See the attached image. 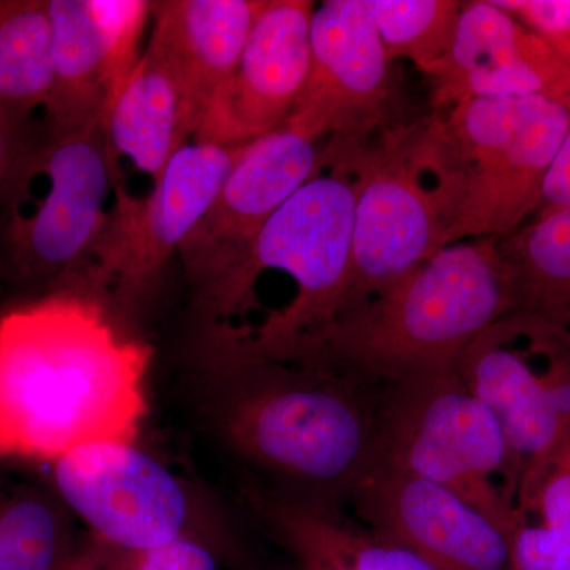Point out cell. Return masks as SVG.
<instances>
[{"label":"cell","instance_id":"6da1fadb","mask_svg":"<svg viewBox=\"0 0 570 570\" xmlns=\"http://www.w3.org/2000/svg\"><path fill=\"white\" fill-rule=\"evenodd\" d=\"M149 356L81 296L11 307L0 316V459L55 463L82 445L135 444Z\"/></svg>","mask_w":570,"mask_h":570},{"label":"cell","instance_id":"7a4b0ae2","mask_svg":"<svg viewBox=\"0 0 570 570\" xmlns=\"http://www.w3.org/2000/svg\"><path fill=\"white\" fill-rule=\"evenodd\" d=\"M513 311L498 238L464 239L341 309L294 363L374 385L450 373L490 325Z\"/></svg>","mask_w":570,"mask_h":570},{"label":"cell","instance_id":"3957f363","mask_svg":"<svg viewBox=\"0 0 570 570\" xmlns=\"http://www.w3.org/2000/svg\"><path fill=\"white\" fill-rule=\"evenodd\" d=\"M354 224L352 176L321 156V170L277 209L245 261L202 292L220 343L242 325L265 272L277 269L294 281V298L246 333L235 362L294 363L333 321L347 287Z\"/></svg>","mask_w":570,"mask_h":570},{"label":"cell","instance_id":"277c9868","mask_svg":"<svg viewBox=\"0 0 570 570\" xmlns=\"http://www.w3.org/2000/svg\"><path fill=\"white\" fill-rule=\"evenodd\" d=\"M322 157L344 165L355 187L354 246L340 311L450 245L464 184L442 116L379 138H332Z\"/></svg>","mask_w":570,"mask_h":570},{"label":"cell","instance_id":"5b68a950","mask_svg":"<svg viewBox=\"0 0 570 570\" xmlns=\"http://www.w3.org/2000/svg\"><path fill=\"white\" fill-rule=\"evenodd\" d=\"M230 430L247 455L287 478L348 494L374 463L370 384L325 367L249 360Z\"/></svg>","mask_w":570,"mask_h":570},{"label":"cell","instance_id":"8992f818","mask_svg":"<svg viewBox=\"0 0 570 570\" xmlns=\"http://www.w3.org/2000/svg\"><path fill=\"white\" fill-rule=\"evenodd\" d=\"M377 387L374 463L449 487L515 532L519 466L498 420L459 371Z\"/></svg>","mask_w":570,"mask_h":570},{"label":"cell","instance_id":"52a82bcc","mask_svg":"<svg viewBox=\"0 0 570 570\" xmlns=\"http://www.w3.org/2000/svg\"><path fill=\"white\" fill-rule=\"evenodd\" d=\"M111 187L102 127L33 141L0 198L10 276L48 284L92 258L107 230Z\"/></svg>","mask_w":570,"mask_h":570},{"label":"cell","instance_id":"ba28073f","mask_svg":"<svg viewBox=\"0 0 570 570\" xmlns=\"http://www.w3.org/2000/svg\"><path fill=\"white\" fill-rule=\"evenodd\" d=\"M442 121L464 184L450 245L515 234L539 213L570 111L543 97H474L449 107Z\"/></svg>","mask_w":570,"mask_h":570},{"label":"cell","instance_id":"9c48e42d","mask_svg":"<svg viewBox=\"0 0 570 570\" xmlns=\"http://www.w3.org/2000/svg\"><path fill=\"white\" fill-rule=\"evenodd\" d=\"M456 371L504 431L521 489L570 439V328L513 311L468 347Z\"/></svg>","mask_w":570,"mask_h":570},{"label":"cell","instance_id":"30bf717a","mask_svg":"<svg viewBox=\"0 0 570 570\" xmlns=\"http://www.w3.org/2000/svg\"><path fill=\"white\" fill-rule=\"evenodd\" d=\"M366 531L444 570H510L513 531L455 490L373 463L347 494Z\"/></svg>","mask_w":570,"mask_h":570},{"label":"cell","instance_id":"8fae6325","mask_svg":"<svg viewBox=\"0 0 570 570\" xmlns=\"http://www.w3.org/2000/svg\"><path fill=\"white\" fill-rule=\"evenodd\" d=\"M242 148L187 142L146 197H130L115 184V209L94 254L97 275L122 291L148 283L212 208Z\"/></svg>","mask_w":570,"mask_h":570},{"label":"cell","instance_id":"7c38bea8","mask_svg":"<svg viewBox=\"0 0 570 570\" xmlns=\"http://www.w3.org/2000/svg\"><path fill=\"white\" fill-rule=\"evenodd\" d=\"M52 480L66 508L97 540L146 550L184 538L187 498L175 475L135 444L97 442L55 461Z\"/></svg>","mask_w":570,"mask_h":570},{"label":"cell","instance_id":"4fadbf2b","mask_svg":"<svg viewBox=\"0 0 570 570\" xmlns=\"http://www.w3.org/2000/svg\"><path fill=\"white\" fill-rule=\"evenodd\" d=\"M365 0H326L311 20L309 70L285 126L318 140L366 138L384 126L392 73Z\"/></svg>","mask_w":570,"mask_h":570},{"label":"cell","instance_id":"5bb4252c","mask_svg":"<svg viewBox=\"0 0 570 570\" xmlns=\"http://www.w3.org/2000/svg\"><path fill=\"white\" fill-rule=\"evenodd\" d=\"M317 141L288 126L245 142L223 189L179 246L202 292L242 264L273 216L321 170Z\"/></svg>","mask_w":570,"mask_h":570},{"label":"cell","instance_id":"9a60e30c","mask_svg":"<svg viewBox=\"0 0 570 570\" xmlns=\"http://www.w3.org/2000/svg\"><path fill=\"white\" fill-rule=\"evenodd\" d=\"M314 9L309 0H265L242 58L214 92L193 141L245 145L287 122L309 70Z\"/></svg>","mask_w":570,"mask_h":570},{"label":"cell","instance_id":"2e32d148","mask_svg":"<svg viewBox=\"0 0 570 570\" xmlns=\"http://www.w3.org/2000/svg\"><path fill=\"white\" fill-rule=\"evenodd\" d=\"M431 80L438 107L474 97H543L570 111L569 63L494 0L463 2L448 61Z\"/></svg>","mask_w":570,"mask_h":570},{"label":"cell","instance_id":"e0dca14e","mask_svg":"<svg viewBox=\"0 0 570 570\" xmlns=\"http://www.w3.org/2000/svg\"><path fill=\"white\" fill-rule=\"evenodd\" d=\"M264 3L265 0L153 2L154 28L148 48L181 82L198 126L214 92L242 58Z\"/></svg>","mask_w":570,"mask_h":570},{"label":"cell","instance_id":"ac0fdd59","mask_svg":"<svg viewBox=\"0 0 570 570\" xmlns=\"http://www.w3.org/2000/svg\"><path fill=\"white\" fill-rule=\"evenodd\" d=\"M181 82L170 67L149 50L142 51L132 77L104 124L110 164L126 157L153 183L165 165L197 132Z\"/></svg>","mask_w":570,"mask_h":570},{"label":"cell","instance_id":"d6986e66","mask_svg":"<svg viewBox=\"0 0 570 570\" xmlns=\"http://www.w3.org/2000/svg\"><path fill=\"white\" fill-rule=\"evenodd\" d=\"M52 88L45 111L50 134L81 132L105 122L102 59L88 0H48Z\"/></svg>","mask_w":570,"mask_h":570},{"label":"cell","instance_id":"ffe728a7","mask_svg":"<svg viewBox=\"0 0 570 570\" xmlns=\"http://www.w3.org/2000/svg\"><path fill=\"white\" fill-rule=\"evenodd\" d=\"M498 246L515 311L570 328V208L532 217Z\"/></svg>","mask_w":570,"mask_h":570},{"label":"cell","instance_id":"44dd1931","mask_svg":"<svg viewBox=\"0 0 570 570\" xmlns=\"http://www.w3.org/2000/svg\"><path fill=\"white\" fill-rule=\"evenodd\" d=\"M61 498L0 466V570H62L73 553Z\"/></svg>","mask_w":570,"mask_h":570},{"label":"cell","instance_id":"7402d4cb","mask_svg":"<svg viewBox=\"0 0 570 570\" xmlns=\"http://www.w3.org/2000/svg\"><path fill=\"white\" fill-rule=\"evenodd\" d=\"M52 88L48 0H0V112L28 119Z\"/></svg>","mask_w":570,"mask_h":570},{"label":"cell","instance_id":"603a6c76","mask_svg":"<svg viewBox=\"0 0 570 570\" xmlns=\"http://www.w3.org/2000/svg\"><path fill=\"white\" fill-rule=\"evenodd\" d=\"M510 570H570V439L517 498Z\"/></svg>","mask_w":570,"mask_h":570},{"label":"cell","instance_id":"cb8c5ba5","mask_svg":"<svg viewBox=\"0 0 570 570\" xmlns=\"http://www.w3.org/2000/svg\"><path fill=\"white\" fill-rule=\"evenodd\" d=\"M390 61L403 58L433 78L448 61L461 6L455 0H365Z\"/></svg>","mask_w":570,"mask_h":570},{"label":"cell","instance_id":"d4e9b609","mask_svg":"<svg viewBox=\"0 0 570 570\" xmlns=\"http://www.w3.org/2000/svg\"><path fill=\"white\" fill-rule=\"evenodd\" d=\"M303 546L316 568L332 570H444L415 551L389 542L343 521H314Z\"/></svg>","mask_w":570,"mask_h":570},{"label":"cell","instance_id":"484cf974","mask_svg":"<svg viewBox=\"0 0 570 570\" xmlns=\"http://www.w3.org/2000/svg\"><path fill=\"white\" fill-rule=\"evenodd\" d=\"M100 59L108 112L118 100L124 86L132 77L142 52L140 43L146 24L153 14V2L148 0H88ZM105 124V122H104Z\"/></svg>","mask_w":570,"mask_h":570},{"label":"cell","instance_id":"4316f807","mask_svg":"<svg viewBox=\"0 0 570 570\" xmlns=\"http://www.w3.org/2000/svg\"><path fill=\"white\" fill-rule=\"evenodd\" d=\"M62 570H216V561L186 535L146 550L121 549L96 539L86 549L73 551Z\"/></svg>","mask_w":570,"mask_h":570},{"label":"cell","instance_id":"83f0119b","mask_svg":"<svg viewBox=\"0 0 570 570\" xmlns=\"http://www.w3.org/2000/svg\"><path fill=\"white\" fill-rule=\"evenodd\" d=\"M539 33L570 66V0H494Z\"/></svg>","mask_w":570,"mask_h":570},{"label":"cell","instance_id":"f1b7e54d","mask_svg":"<svg viewBox=\"0 0 570 570\" xmlns=\"http://www.w3.org/2000/svg\"><path fill=\"white\" fill-rule=\"evenodd\" d=\"M33 141L36 138L29 130L28 119L0 112V198Z\"/></svg>","mask_w":570,"mask_h":570},{"label":"cell","instance_id":"f546056e","mask_svg":"<svg viewBox=\"0 0 570 570\" xmlns=\"http://www.w3.org/2000/svg\"><path fill=\"white\" fill-rule=\"evenodd\" d=\"M566 208H570V130L551 165L543 186L542 205L535 216Z\"/></svg>","mask_w":570,"mask_h":570},{"label":"cell","instance_id":"4dcf8cb0","mask_svg":"<svg viewBox=\"0 0 570 570\" xmlns=\"http://www.w3.org/2000/svg\"><path fill=\"white\" fill-rule=\"evenodd\" d=\"M314 570H332V569H321V568H316Z\"/></svg>","mask_w":570,"mask_h":570}]
</instances>
